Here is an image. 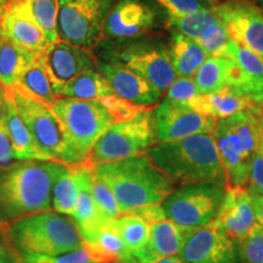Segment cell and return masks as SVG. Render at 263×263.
<instances>
[{
  "instance_id": "16",
  "label": "cell",
  "mask_w": 263,
  "mask_h": 263,
  "mask_svg": "<svg viewBox=\"0 0 263 263\" xmlns=\"http://www.w3.org/2000/svg\"><path fill=\"white\" fill-rule=\"evenodd\" d=\"M157 17L155 8L143 0H118L105 20L103 39L151 34L159 24Z\"/></svg>"
},
{
  "instance_id": "43",
  "label": "cell",
  "mask_w": 263,
  "mask_h": 263,
  "mask_svg": "<svg viewBox=\"0 0 263 263\" xmlns=\"http://www.w3.org/2000/svg\"><path fill=\"white\" fill-rule=\"evenodd\" d=\"M16 161L11 140L6 133L4 124H0V166L12 163Z\"/></svg>"
},
{
  "instance_id": "19",
  "label": "cell",
  "mask_w": 263,
  "mask_h": 263,
  "mask_svg": "<svg viewBox=\"0 0 263 263\" xmlns=\"http://www.w3.org/2000/svg\"><path fill=\"white\" fill-rule=\"evenodd\" d=\"M97 71L118 98L138 106L145 108L155 106L163 94L151 82L124 67L97 59Z\"/></svg>"
},
{
  "instance_id": "2",
  "label": "cell",
  "mask_w": 263,
  "mask_h": 263,
  "mask_svg": "<svg viewBox=\"0 0 263 263\" xmlns=\"http://www.w3.org/2000/svg\"><path fill=\"white\" fill-rule=\"evenodd\" d=\"M97 178L112 192L121 215L147 205H161L174 189V182L146 155L93 167Z\"/></svg>"
},
{
  "instance_id": "36",
  "label": "cell",
  "mask_w": 263,
  "mask_h": 263,
  "mask_svg": "<svg viewBox=\"0 0 263 263\" xmlns=\"http://www.w3.org/2000/svg\"><path fill=\"white\" fill-rule=\"evenodd\" d=\"M90 188L99 212L104 217H106V218H118L121 216V211L118 209V203L116 199H115L112 192H111L106 184L97 178L95 174H93V178H91Z\"/></svg>"
},
{
  "instance_id": "31",
  "label": "cell",
  "mask_w": 263,
  "mask_h": 263,
  "mask_svg": "<svg viewBox=\"0 0 263 263\" xmlns=\"http://www.w3.org/2000/svg\"><path fill=\"white\" fill-rule=\"evenodd\" d=\"M166 22L172 31L182 33L183 35L196 42L213 31L219 24V20L211 9L203 8L183 16L167 15Z\"/></svg>"
},
{
  "instance_id": "8",
  "label": "cell",
  "mask_w": 263,
  "mask_h": 263,
  "mask_svg": "<svg viewBox=\"0 0 263 263\" xmlns=\"http://www.w3.org/2000/svg\"><path fill=\"white\" fill-rule=\"evenodd\" d=\"M50 108L64 127L77 164L87 162L95 140L116 122L100 100L57 98Z\"/></svg>"
},
{
  "instance_id": "47",
  "label": "cell",
  "mask_w": 263,
  "mask_h": 263,
  "mask_svg": "<svg viewBox=\"0 0 263 263\" xmlns=\"http://www.w3.org/2000/svg\"><path fill=\"white\" fill-rule=\"evenodd\" d=\"M157 263H184V262L179 257H177V256H171V257L164 258V259H162V261H160Z\"/></svg>"
},
{
  "instance_id": "50",
  "label": "cell",
  "mask_w": 263,
  "mask_h": 263,
  "mask_svg": "<svg viewBox=\"0 0 263 263\" xmlns=\"http://www.w3.org/2000/svg\"><path fill=\"white\" fill-rule=\"evenodd\" d=\"M8 2L9 0H0V12L3 11V9L5 8V5L8 4Z\"/></svg>"
},
{
  "instance_id": "51",
  "label": "cell",
  "mask_w": 263,
  "mask_h": 263,
  "mask_svg": "<svg viewBox=\"0 0 263 263\" xmlns=\"http://www.w3.org/2000/svg\"><path fill=\"white\" fill-rule=\"evenodd\" d=\"M261 10H262V14H263V6H261Z\"/></svg>"
},
{
  "instance_id": "4",
  "label": "cell",
  "mask_w": 263,
  "mask_h": 263,
  "mask_svg": "<svg viewBox=\"0 0 263 263\" xmlns=\"http://www.w3.org/2000/svg\"><path fill=\"white\" fill-rule=\"evenodd\" d=\"M211 136L226 176V189L248 185L250 166L263 139V105L218 120Z\"/></svg>"
},
{
  "instance_id": "48",
  "label": "cell",
  "mask_w": 263,
  "mask_h": 263,
  "mask_svg": "<svg viewBox=\"0 0 263 263\" xmlns=\"http://www.w3.org/2000/svg\"><path fill=\"white\" fill-rule=\"evenodd\" d=\"M199 2H201L203 5L207 4V5H210L212 8V6H215V5L218 4V3L221 2V0H199Z\"/></svg>"
},
{
  "instance_id": "14",
  "label": "cell",
  "mask_w": 263,
  "mask_h": 263,
  "mask_svg": "<svg viewBox=\"0 0 263 263\" xmlns=\"http://www.w3.org/2000/svg\"><path fill=\"white\" fill-rule=\"evenodd\" d=\"M157 143L176 141L196 134H212L217 120L188 105L163 98L154 111Z\"/></svg>"
},
{
  "instance_id": "21",
  "label": "cell",
  "mask_w": 263,
  "mask_h": 263,
  "mask_svg": "<svg viewBox=\"0 0 263 263\" xmlns=\"http://www.w3.org/2000/svg\"><path fill=\"white\" fill-rule=\"evenodd\" d=\"M216 221L235 241L244 239L256 223L251 194L246 186L227 188Z\"/></svg>"
},
{
  "instance_id": "46",
  "label": "cell",
  "mask_w": 263,
  "mask_h": 263,
  "mask_svg": "<svg viewBox=\"0 0 263 263\" xmlns=\"http://www.w3.org/2000/svg\"><path fill=\"white\" fill-rule=\"evenodd\" d=\"M6 111V89L0 84V124L4 122Z\"/></svg>"
},
{
  "instance_id": "20",
  "label": "cell",
  "mask_w": 263,
  "mask_h": 263,
  "mask_svg": "<svg viewBox=\"0 0 263 263\" xmlns=\"http://www.w3.org/2000/svg\"><path fill=\"white\" fill-rule=\"evenodd\" d=\"M230 60L229 87L263 103V60L256 52L234 41L229 43L226 57Z\"/></svg>"
},
{
  "instance_id": "18",
  "label": "cell",
  "mask_w": 263,
  "mask_h": 263,
  "mask_svg": "<svg viewBox=\"0 0 263 263\" xmlns=\"http://www.w3.org/2000/svg\"><path fill=\"white\" fill-rule=\"evenodd\" d=\"M194 228L182 227L170 219L150 226L149 240L136 251H124L117 263H157L178 254L184 240Z\"/></svg>"
},
{
  "instance_id": "29",
  "label": "cell",
  "mask_w": 263,
  "mask_h": 263,
  "mask_svg": "<svg viewBox=\"0 0 263 263\" xmlns=\"http://www.w3.org/2000/svg\"><path fill=\"white\" fill-rule=\"evenodd\" d=\"M14 88H17L20 91H22L27 97L35 99V100L41 101L49 107H51L55 99H57L54 91H52L49 76L45 71L42 60L39 59V55L22 72L17 84Z\"/></svg>"
},
{
  "instance_id": "33",
  "label": "cell",
  "mask_w": 263,
  "mask_h": 263,
  "mask_svg": "<svg viewBox=\"0 0 263 263\" xmlns=\"http://www.w3.org/2000/svg\"><path fill=\"white\" fill-rule=\"evenodd\" d=\"M118 233L124 244V251H136L146 244L150 236V226L133 215H121L115 219Z\"/></svg>"
},
{
  "instance_id": "28",
  "label": "cell",
  "mask_w": 263,
  "mask_h": 263,
  "mask_svg": "<svg viewBox=\"0 0 263 263\" xmlns=\"http://www.w3.org/2000/svg\"><path fill=\"white\" fill-rule=\"evenodd\" d=\"M114 94V90L98 71L84 72L73 80L68 81L55 91L57 98L77 100H100Z\"/></svg>"
},
{
  "instance_id": "12",
  "label": "cell",
  "mask_w": 263,
  "mask_h": 263,
  "mask_svg": "<svg viewBox=\"0 0 263 263\" xmlns=\"http://www.w3.org/2000/svg\"><path fill=\"white\" fill-rule=\"evenodd\" d=\"M211 10L224 25L232 41L263 60V14L258 5L245 0H221Z\"/></svg>"
},
{
  "instance_id": "24",
  "label": "cell",
  "mask_w": 263,
  "mask_h": 263,
  "mask_svg": "<svg viewBox=\"0 0 263 263\" xmlns=\"http://www.w3.org/2000/svg\"><path fill=\"white\" fill-rule=\"evenodd\" d=\"M167 50L171 65L177 77L193 78L195 72L207 59L205 51L195 41L176 31L171 33Z\"/></svg>"
},
{
  "instance_id": "5",
  "label": "cell",
  "mask_w": 263,
  "mask_h": 263,
  "mask_svg": "<svg viewBox=\"0 0 263 263\" xmlns=\"http://www.w3.org/2000/svg\"><path fill=\"white\" fill-rule=\"evenodd\" d=\"M5 234L18 256H55L83 248L74 219L52 210L22 217L6 227Z\"/></svg>"
},
{
  "instance_id": "41",
  "label": "cell",
  "mask_w": 263,
  "mask_h": 263,
  "mask_svg": "<svg viewBox=\"0 0 263 263\" xmlns=\"http://www.w3.org/2000/svg\"><path fill=\"white\" fill-rule=\"evenodd\" d=\"M167 11L168 16H183L206 8L199 0H154Z\"/></svg>"
},
{
  "instance_id": "6",
  "label": "cell",
  "mask_w": 263,
  "mask_h": 263,
  "mask_svg": "<svg viewBox=\"0 0 263 263\" xmlns=\"http://www.w3.org/2000/svg\"><path fill=\"white\" fill-rule=\"evenodd\" d=\"M91 50L98 60L124 67L141 76L162 93L177 78L171 65L167 45L156 35L101 39Z\"/></svg>"
},
{
  "instance_id": "44",
  "label": "cell",
  "mask_w": 263,
  "mask_h": 263,
  "mask_svg": "<svg viewBox=\"0 0 263 263\" xmlns=\"http://www.w3.org/2000/svg\"><path fill=\"white\" fill-rule=\"evenodd\" d=\"M0 263H21L20 256L10 244L5 230L0 227Z\"/></svg>"
},
{
  "instance_id": "9",
  "label": "cell",
  "mask_w": 263,
  "mask_h": 263,
  "mask_svg": "<svg viewBox=\"0 0 263 263\" xmlns=\"http://www.w3.org/2000/svg\"><path fill=\"white\" fill-rule=\"evenodd\" d=\"M8 91L29 130L35 149L44 160L59 161L70 167L77 166L64 127L51 108L27 97L17 88H11Z\"/></svg>"
},
{
  "instance_id": "32",
  "label": "cell",
  "mask_w": 263,
  "mask_h": 263,
  "mask_svg": "<svg viewBox=\"0 0 263 263\" xmlns=\"http://www.w3.org/2000/svg\"><path fill=\"white\" fill-rule=\"evenodd\" d=\"M78 195V182L74 170L68 166L52 186V210L62 215L72 216Z\"/></svg>"
},
{
  "instance_id": "11",
  "label": "cell",
  "mask_w": 263,
  "mask_h": 263,
  "mask_svg": "<svg viewBox=\"0 0 263 263\" xmlns=\"http://www.w3.org/2000/svg\"><path fill=\"white\" fill-rule=\"evenodd\" d=\"M226 186L215 183L182 185L161 203L166 218L188 228H197L216 219L221 209Z\"/></svg>"
},
{
  "instance_id": "26",
  "label": "cell",
  "mask_w": 263,
  "mask_h": 263,
  "mask_svg": "<svg viewBox=\"0 0 263 263\" xmlns=\"http://www.w3.org/2000/svg\"><path fill=\"white\" fill-rule=\"evenodd\" d=\"M3 124H4L6 133L11 140L16 161L44 160V157L35 149L29 130L26 127L24 120L20 116L8 89H6V111Z\"/></svg>"
},
{
  "instance_id": "13",
  "label": "cell",
  "mask_w": 263,
  "mask_h": 263,
  "mask_svg": "<svg viewBox=\"0 0 263 263\" xmlns=\"http://www.w3.org/2000/svg\"><path fill=\"white\" fill-rule=\"evenodd\" d=\"M235 242L213 219L189 233L178 257L184 263H236L239 252Z\"/></svg>"
},
{
  "instance_id": "37",
  "label": "cell",
  "mask_w": 263,
  "mask_h": 263,
  "mask_svg": "<svg viewBox=\"0 0 263 263\" xmlns=\"http://www.w3.org/2000/svg\"><path fill=\"white\" fill-rule=\"evenodd\" d=\"M230 42H232V38L221 21L213 31L196 41L197 44L205 51L207 58H224Z\"/></svg>"
},
{
  "instance_id": "15",
  "label": "cell",
  "mask_w": 263,
  "mask_h": 263,
  "mask_svg": "<svg viewBox=\"0 0 263 263\" xmlns=\"http://www.w3.org/2000/svg\"><path fill=\"white\" fill-rule=\"evenodd\" d=\"M50 80L52 91H57L68 81L88 71H97V58L93 50L68 43H50L39 54Z\"/></svg>"
},
{
  "instance_id": "25",
  "label": "cell",
  "mask_w": 263,
  "mask_h": 263,
  "mask_svg": "<svg viewBox=\"0 0 263 263\" xmlns=\"http://www.w3.org/2000/svg\"><path fill=\"white\" fill-rule=\"evenodd\" d=\"M71 167L74 170L78 182L77 201H76L74 211L71 217L74 219V222L77 223L78 228L82 232V230L94 226L104 216L99 212L93 194H91L90 184L94 174L93 166H90L88 162H84Z\"/></svg>"
},
{
  "instance_id": "17",
  "label": "cell",
  "mask_w": 263,
  "mask_h": 263,
  "mask_svg": "<svg viewBox=\"0 0 263 263\" xmlns=\"http://www.w3.org/2000/svg\"><path fill=\"white\" fill-rule=\"evenodd\" d=\"M0 34L35 55L41 54L48 45L26 0H9L0 12Z\"/></svg>"
},
{
  "instance_id": "38",
  "label": "cell",
  "mask_w": 263,
  "mask_h": 263,
  "mask_svg": "<svg viewBox=\"0 0 263 263\" xmlns=\"http://www.w3.org/2000/svg\"><path fill=\"white\" fill-rule=\"evenodd\" d=\"M200 93L194 83L193 78H176L172 84L170 85L168 89L166 90V99L182 103L192 106L194 101L199 98Z\"/></svg>"
},
{
  "instance_id": "39",
  "label": "cell",
  "mask_w": 263,
  "mask_h": 263,
  "mask_svg": "<svg viewBox=\"0 0 263 263\" xmlns=\"http://www.w3.org/2000/svg\"><path fill=\"white\" fill-rule=\"evenodd\" d=\"M21 263H94L87 250L82 248L76 251L66 252L62 255H27L20 256Z\"/></svg>"
},
{
  "instance_id": "40",
  "label": "cell",
  "mask_w": 263,
  "mask_h": 263,
  "mask_svg": "<svg viewBox=\"0 0 263 263\" xmlns=\"http://www.w3.org/2000/svg\"><path fill=\"white\" fill-rule=\"evenodd\" d=\"M246 186L250 193L263 195V139L252 159Z\"/></svg>"
},
{
  "instance_id": "42",
  "label": "cell",
  "mask_w": 263,
  "mask_h": 263,
  "mask_svg": "<svg viewBox=\"0 0 263 263\" xmlns=\"http://www.w3.org/2000/svg\"><path fill=\"white\" fill-rule=\"evenodd\" d=\"M126 213L143 219V221L149 226L155 224V223L166 218V215H164V211L161 205H147L143 207H138V209H133Z\"/></svg>"
},
{
  "instance_id": "27",
  "label": "cell",
  "mask_w": 263,
  "mask_h": 263,
  "mask_svg": "<svg viewBox=\"0 0 263 263\" xmlns=\"http://www.w3.org/2000/svg\"><path fill=\"white\" fill-rule=\"evenodd\" d=\"M37 57L0 34V84L6 89L16 87L20 76Z\"/></svg>"
},
{
  "instance_id": "34",
  "label": "cell",
  "mask_w": 263,
  "mask_h": 263,
  "mask_svg": "<svg viewBox=\"0 0 263 263\" xmlns=\"http://www.w3.org/2000/svg\"><path fill=\"white\" fill-rule=\"evenodd\" d=\"M35 22L42 28L48 44L59 41L57 18L59 0H26Z\"/></svg>"
},
{
  "instance_id": "30",
  "label": "cell",
  "mask_w": 263,
  "mask_h": 263,
  "mask_svg": "<svg viewBox=\"0 0 263 263\" xmlns=\"http://www.w3.org/2000/svg\"><path fill=\"white\" fill-rule=\"evenodd\" d=\"M230 67L228 58H207L193 78L200 95L212 94L229 87Z\"/></svg>"
},
{
  "instance_id": "49",
  "label": "cell",
  "mask_w": 263,
  "mask_h": 263,
  "mask_svg": "<svg viewBox=\"0 0 263 263\" xmlns=\"http://www.w3.org/2000/svg\"><path fill=\"white\" fill-rule=\"evenodd\" d=\"M245 2H250V3H252V4H255V5H261V6H263V0H245Z\"/></svg>"
},
{
  "instance_id": "3",
  "label": "cell",
  "mask_w": 263,
  "mask_h": 263,
  "mask_svg": "<svg viewBox=\"0 0 263 263\" xmlns=\"http://www.w3.org/2000/svg\"><path fill=\"white\" fill-rule=\"evenodd\" d=\"M145 155L180 185L215 183L226 186V176L211 134H196L176 141L156 143Z\"/></svg>"
},
{
  "instance_id": "1",
  "label": "cell",
  "mask_w": 263,
  "mask_h": 263,
  "mask_svg": "<svg viewBox=\"0 0 263 263\" xmlns=\"http://www.w3.org/2000/svg\"><path fill=\"white\" fill-rule=\"evenodd\" d=\"M67 164L52 160L16 161L0 166V227L51 211L52 186Z\"/></svg>"
},
{
  "instance_id": "10",
  "label": "cell",
  "mask_w": 263,
  "mask_h": 263,
  "mask_svg": "<svg viewBox=\"0 0 263 263\" xmlns=\"http://www.w3.org/2000/svg\"><path fill=\"white\" fill-rule=\"evenodd\" d=\"M118 0H59L57 33L59 41L93 49L103 39L108 12Z\"/></svg>"
},
{
  "instance_id": "35",
  "label": "cell",
  "mask_w": 263,
  "mask_h": 263,
  "mask_svg": "<svg viewBox=\"0 0 263 263\" xmlns=\"http://www.w3.org/2000/svg\"><path fill=\"white\" fill-rule=\"evenodd\" d=\"M239 256L245 263H263V228L255 223L248 235L238 241Z\"/></svg>"
},
{
  "instance_id": "45",
  "label": "cell",
  "mask_w": 263,
  "mask_h": 263,
  "mask_svg": "<svg viewBox=\"0 0 263 263\" xmlns=\"http://www.w3.org/2000/svg\"><path fill=\"white\" fill-rule=\"evenodd\" d=\"M250 194H251L252 203H254L256 223H258V224L263 228V195L254 194V193H250Z\"/></svg>"
},
{
  "instance_id": "7",
  "label": "cell",
  "mask_w": 263,
  "mask_h": 263,
  "mask_svg": "<svg viewBox=\"0 0 263 263\" xmlns=\"http://www.w3.org/2000/svg\"><path fill=\"white\" fill-rule=\"evenodd\" d=\"M156 143L154 111L145 108L130 120L111 124L95 140L87 162L94 167L145 155Z\"/></svg>"
},
{
  "instance_id": "23",
  "label": "cell",
  "mask_w": 263,
  "mask_h": 263,
  "mask_svg": "<svg viewBox=\"0 0 263 263\" xmlns=\"http://www.w3.org/2000/svg\"><path fill=\"white\" fill-rule=\"evenodd\" d=\"M257 105H263V103L256 98L239 93L234 88L226 87L216 93L199 95L190 107L203 116L218 121Z\"/></svg>"
},
{
  "instance_id": "22",
  "label": "cell",
  "mask_w": 263,
  "mask_h": 263,
  "mask_svg": "<svg viewBox=\"0 0 263 263\" xmlns=\"http://www.w3.org/2000/svg\"><path fill=\"white\" fill-rule=\"evenodd\" d=\"M81 234L83 248L94 263H117L124 254L126 249L115 219L103 217Z\"/></svg>"
}]
</instances>
